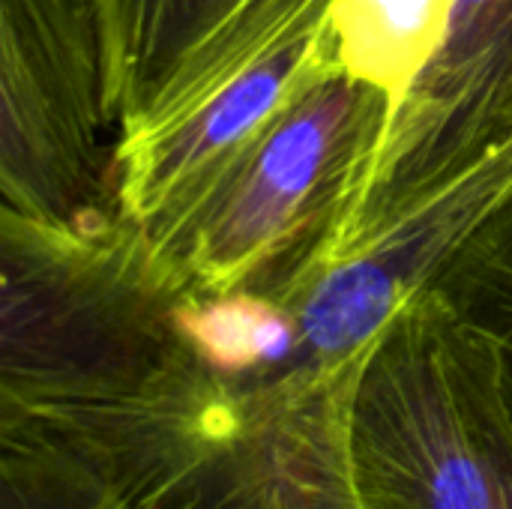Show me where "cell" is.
Returning <instances> with one entry per match:
<instances>
[{
	"label": "cell",
	"mask_w": 512,
	"mask_h": 509,
	"mask_svg": "<svg viewBox=\"0 0 512 509\" xmlns=\"http://www.w3.org/2000/svg\"><path fill=\"white\" fill-rule=\"evenodd\" d=\"M456 3L459 0H333L330 36L339 69L381 90L393 120L444 48Z\"/></svg>",
	"instance_id": "cell-10"
},
{
	"label": "cell",
	"mask_w": 512,
	"mask_h": 509,
	"mask_svg": "<svg viewBox=\"0 0 512 509\" xmlns=\"http://www.w3.org/2000/svg\"><path fill=\"white\" fill-rule=\"evenodd\" d=\"M0 509H135L69 450L0 420Z\"/></svg>",
	"instance_id": "cell-12"
},
{
	"label": "cell",
	"mask_w": 512,
	"mask_h": 509,
	"mask_svg": "<svg viewBox=\"0 0 512 509\" xmlns=\"http://www.w3.org/2000/svg\"><path fill=\"white\" fill-rule=\"evenodd\" d=\"M348 441L369 509H512V405L498 351L438 288L375 342Z\"/></svg>",
	"instance_id": "cell-3"
},
{
	"label": "cell",
	"mask_w": 512,
	"mask_h": 509,
	"mask_svg": "<svg viewBox=\"0 0 512 509\" xmlns=\"http://www.w3.org/2000/svg\"><path fill=\"white\" fill-rule=\"evenodd\" d=\"M186 279L114 210L66 228L0 207V411L150 396L201 363Z\"/></svg>",
	"instance_id": "cell-2"
},
{
	"label": "cell",
	"mask_w": 512,
	"mask_h": 509,
	"mask_svg": "<svg viewBox=\"0 0 512 509\" xmlns=\"http://www.w3.org/2000/svg\"><path fill=\"white\" fill-rule=\"evenodd\" d=\"M333 0H249L165 78L111 150L114 207L162 246L324 75Z\"/></svg>",
	"instance_id": "cell-4"
},
{
	"label": "cell",
	"mask_w": 512,
	"mask_h": 509,
	"mask_svg": "<svg viewBox=\"0 0 512 509\" xmlns=\"http://www.w3.org/2000/svg\"><path fill=\"white\" fill-rule=\"evenodd\" d=\"M180 330L195 357L228 384L282 375L297 360V324L264 294H192L180 306Z\"/></svg>",
	"instance_id": "cell-11"
},
{
	"label": "cell",
	"mask_w": 512,
	"mask_h": 509,
	"mask_svg": "<svg viewBox=\"0 0 512 509\" xmlns=\"http://www.w3.org/2000/svg\"><path fill=\"white\" fill-rule=\"evenodd\" d=\"M510 201L512 138L306 270L276 297L297 324L294 366H333L369 351Z\"/></svg>",
	"instance_id": "cell-7"
},
{
	"label": "cell",
	"mask_w": 512,
	"mask_h": 509,
	"mask_svg": "<svg viewBox=\"0 0 512 509\" xmlns=\"http://www.w3.org/2000/svg\"><path fill=\"white\" fill-rule=\"evenodd\" d=\"M372 348L252 384L195 363L150 396L0 411V420L33 426L135 509H369L348 423Z\"/></svg>",
	"instance_id": "cell-1"
},
{
	"label": "cell",
	"mask_w": 512,
	"mask_h": 509,
	"mask_svg": "<svg viewBox=\"0 0 512 509\" xmlns=\"http://www.w3.org/2000/svg\"><path fill=\"white\" fill-rule=\"evenodd\" d=\"M510 138L512 0H459L444 48L387 123L348 207L306 270Z\"/></svg>",
	"instance_id": "cell-8"
},
{
	"label": "cell",
	"mask_w": 512,
	"mask_h": 509,
	"mask_svg": "<svg viewBox=\"0 0 512 509\" xmlns=\"http://www.w3.org/2000/svg\"><path fill=\"white\" fill-rule=\"evenodd\" d=\"M435 288L495 345L512 405V201L465 246Z\"/></svg>",
	"instance_id": "cell-13"
},
{
	"label": "cell",
	"mask_w": 512,
	"mask_h": 509,
	"mask_svg": "<svg viewBox=\"0 0 512 509\" xmlns=\"http://www.w3.org/2000/svg\"><path fill=\"white\" fill-rule=\"evenodd\" d=\"M111 123L129 126L174 66L249 0H90Z\"/></svg>",
	"instance_id": "cell-9"
},
{
	"label": "cell",
	"mask_w": 512,
	"mask_h": 509,
	"mask_svg": "<svg viewBox=\"0 0 512 509\" xmlns=\"http://www.w3.org/2000/svg\"><path fill=\"white\" fill-rule=\"evenodd\" d=\"M387 120L381 90L342 69L324 75L156 252L195 297H279L327 243Z\"/></svg>",
	"instance_id": "cell-5"
},
{
	"label": "cell",
	"mask_w": 512,
	"mask_h": 509,
	"mask_svg": "<svg viewBox=\"0 0 512 509\" xmlns=\"http://www.w3.org/2000/svg\"><path fill=\"white\" fill-rule=\"evenodd\" d=\"M102 36L90 0H0L3 207L93 228L108 207Z\"/></svg>",
	"instance_id": "cell-6"
}]
</instances>
